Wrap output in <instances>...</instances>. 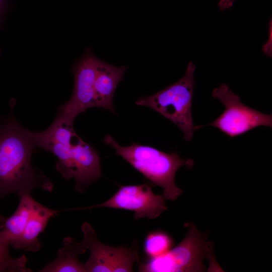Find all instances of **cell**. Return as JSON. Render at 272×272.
<instances>
[{"mask_svg":"<svg viewBox=\"0 0 272 272\" xmlns=\"http://www.w3.org/2000/svg\"><path fill=\"white\" fill-rule=\"evenodd\" d=\"M185 237L166 253L151 258L146 263L139 262V271L143 272L201 271L205 270L203 261L210 250L206 242L207 234H201L192 224L188 225Z\"/></svg>","mask_w":272,"mask_h":272,"instance_id":"4","label":"cell"},{"mask_svg":"<svg viewBox=\"0 0 272 272\" xmlns=\"http://www.w3.org/2000/svg\"><path fill=\"white\" fill-rule=\"evenodd\" d=\"M196 67L190 61L184 76L176 83L150 96L141 97L135 104L148 107L177 125L189 142L196 129L191 115V105Z\"/></svg>","mask_w":272,"mask_h":272,"instance_id":"3","label":"cell"},{"mask_svg":"<svg viewBox=\"0 0 272 272\" xmlns=\"http://www.w3.org/2000/svg\"><path fill=\"white\" fill-rule=\"evenodd\" d=\"M7 7V0H0V22Z\"/></svg>","mask_w":272,"mask_h":272,"instance_id":"18","label":"cell"},{"mask_svg":"<svg viewBox=\"0 0 272 272\" xmlns=\"http://www.w3.org/2000/svg\"><path fill=\"white\" fill-rule=\"evenodd\" d=\"M39 133L45 138L67 146H72L74 140L78 137L73 126L69 125L56 118L47 129Z\"/></svg>","mask_w":272,"mask_h":272,"instance_id":"16","label":"cell"},{"mask_svg":"<svg viewBox=\"0 0 272 272\" xmlns=\"http://www.w3.org/2000/svg\"><path fill=\"white\" fill-rule=\"evenodd\" d=\"M76 167L75 188L84 192L100 177L101 168L97 151L79 137L72 146Z\"/></svg>","mask_w":272,"mask_h":272,"instance_id":"9","label":"cell"},{"mask_svg":"<svg viewBox=\"0 0 272 272\" xmlns=\"http://www.w3.org/2000/svg\"><path fill=\"white\" fill-rule=\"evenodd\" d=\"M110 146L136 170L143 174L154 185L163 188L164 198L176 199L182 193L175 183V174L183 166L191 168L194 162L181 158L177 153H167L154 147L133 143L127 147L120 146L110 135L104 138Z\"/></svg>","mask_w":272,"mask_h":272,"instance_id":"2","label":"cell"},{"mask_svg":"<svg viewBox=\"0 0 272 272\" xmlns=\"http://www.w3.org/2000/svg\"><path fill=\"white\" fill-rule=\"evenodd\" d=\"M212 96L220 101L225 109L215 120L207 125L215 126L231 138L245 133L259 126L272 127L271 114H265L241 102L226 84L214 89Z\"/></svg>","mask_w":272,"mask_h":272,"instance_id":"5","label":"cell"},{"mask_svg":"<svg viewBox=\"0 0 272 272\" xmlns=\"http://www.w3.org/2000/svg\"><path fill=\"white\" fill-rule=\"evenodd\" d=\"M118 187V191L104 202L73 210H92L100 207L125 210L134 212V220L144 218L153 219L167 210L164 196L155 194L147 184L121 185Z\"/></svg>","mask_w":272,"mask_h":272,"instance_id":"8","label":"cell"},{"mask_svg":"<svg viewBox=\"0 0 272 272\" xmlns=\"http://www.w3.org/2000/svg\"><path fill=\"white\" fill-rule=\"evenodd\" d=\"M99 60L88 49L73 66V94L69 101L59 107L56 116L63 123L73 126L79 114L95 107L94 85Z\"/></svg>","mask_w":272,"mask_h":272,"instance_id":"7","label":"cell"},{"mask_svg":"<svg viewBox=\"0 0 272 272\" xmlns=\"http://www.w3.org/2000/svg\"><path fill=\"white\" fill-rule=\"evenodd\" d=\"M86 249L83 242H78L72 237H65L56 258L39 271L86 272L85 264L78 257L79 255L85 253Z\"/></svg>","mask_w":272,"mask_h":272,"instance_id":"12","label":"cell"},{"mask_svg":"<svg viewBox=\"0 0 272 272\" xmlns=\"http://www.w3.org/2000/svg\"><path fill=\"white\" fill-rule=\"evenodd\" d=\"M9 241L0 229V272H30L27 267V258L25 255L17 258L12 257L9 253Z\"/></svg>","mask_w":272,"mask_h":272,"instance_id":"14","label":"cell"},{"mask_svg":"<svg viewBox=\"0 0 272 272\" xmlns=\"http://www.w3.org/2000/svg\"><path fill=\"white\" fill-rule=\"evenodd\" d=\"M127 69L126 66L112 65L99 59L94 85L95 107L114 113V94Z\"/></svg>","mask_w":272,"mask_h":272,"instance_id":"10","label":"cell"},{"mask_svg":"<svg viewBox=\"0 0 272 272\" xmlns=\"http://www.w3.org/2000/svg\"><path fill=\"white\" fill-rule=\"evenodd\" d=\"M6 218L0 214V229H2Z\"/></svg>","mask_w":272,"mask_h":272,"instance_id":"19","label":"cell"},{"mask_svg":"<svg viewBox=\"0 0 272 272\" xmlns=\"http://www.w3.org/2000/svg\"><path fill=\"white\" fill-rule=\"evenodd\" d=\"M0 123V200L11 193L30 194L36 188L50 192V179L31 164L36 147L33 132L23 127L14 115Z\"/></svg>","mask_w":272,"mask_h":272,"instance_id":"1","label":"cell"},{"mask_svg":"<svg viewBox=\"0 0 272 272\" xmlns=\"http://www.w3.org/2000/svg\"><path fill=\"white\" fill-rule=\"evenodd\" d=\"M86 249L90 256L84 264L86 272H130L133 271L135 262L139 261V243L134 240L128 248L112 247L102 244L95 231L88 223L81 226Z\"/></svg>","mask_w":272,"mask_h":272,"instance_id":"6","label":"cell"},{"mask_svg":"<svg viewBox=\"0 0 272 272\" xmlns=\"http://www.w3.org/2000/svg\"><path fill=\"white\" fill-rule=\"evenodd\" d=\"M58 212L36 201L16 249L30 252L38 251L41 247L39 235L44 231L49 220Z\"/></svg>","mask_w":272,"mask_h":272,"instance_id":"11","label":"cell"},{"mask_svg":"<svg viewBox=\"0 0 272 272\" xmlns=\"http://www.w3.org/2000/svg\"><path fill=\"white\" fill-rule=\"evenodd\" d=\"M18 206L10 217L6 219L1 231L11 246L16 249L36 202L30 194L19 196Z\"/></svg>","mask_w":272,"mask_h":272,"instance_id":"13","label":"cell"},{"mask_svg":"<svg viewBox=\"0 0 272 272\" xmlns=\"http://www.w3.org/2000/svg\"><path fill=\"white\" fill-rule=\"evenodd\" d=\"M235 0H220L218 3L220 10L225 11L228 9H230L234 5Z\"/></svg>","mask_w":272,"mask_h":272,"instance_id":"17","label":"cell"},{"mask_svg":"<svg viewBox=\"0 0 272 272\" xmlns=\"http://www.w3.org/2000/svg\"><path fill=\"white\" fill-rule=\"evenodd\" d=\"M172 238L167 233L157 231L148 234L145 241V251L150 258L161 256L171 249Z\"/></svg>","mask_w":272,"mask_h":272,"instance_id":"15","label":"cell"}]
</instances>
